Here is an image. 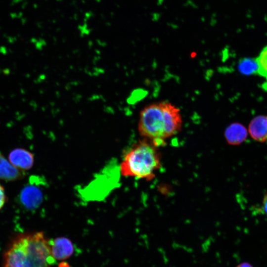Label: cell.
<instances>
[{
	"label": "cell",
	"instance_id": "1",
	"mask_svg": "<svg viewBox=\"0 0 267 267\" xmlns=\"http://www.w3.org/2000/svg\"><path fill=\"white\" fill-rule=\"evenodd\" d=\"M138 127L141 136L150 139L157 147L163 145L166 138L181 130L180 110L167 102L149 104L140 112Z\"/></svg>",
	"mask_w": 267,
	"mask_h": 267
},
{
	"label": "cell",
	"instance_id": "2",
	"mask_svg": "<svg viewBox=\"0 0 267 267\" xmlns=\"http://www.w3.org/2000/svg\"><path fill=\"white\" fill-rule=\"evenodd\" d=\"M43 232L16 238L4 254L3 267H50L56 260Z\"/></svg>",
	"mask_w": 267,
	"mask_h": 267
},
{
	"label": "cell",
	"instance_id": "3",
	"mask_svg": "<svg viewBox=\"0 0 267 267\" xmlns=\"http://www.w3.org/2000/svg\"><path fill=\"white\" fill-rule=\"evenodd\" d=\"M157 147L146 139L135 143L124 155L120 165L121 175L152 180L161 167V157Z\"/></svg>",
	"mask_w": 267,
	"mask_h": 267
},
{
	"label": "cell",
	"instance_id": "4",
	"mask_svg": "<svg viewBox=\"0 0 267 267\" xmlns=\"http://www.w3.org/2000/svg\"><path fill=\"white\" fill-rule=\"evenodd\" d=\"M30 184L26 185L20 193V201L24 208L29 210L38 208L43 200V193L37 184V178L31 177Z\"/></svg>",
	"mask_w": 267,
	"mask_h": 267
},
{
	"label": "cell",
	"instance_id": "5",
	"mask_svg": "<svg viewBox=\"0 0 267 267\" xmlns=\"http://www.w3.org/2000/svg\"><path fill=\"white\" fill-rule=\"evenodd\" d=\"M49 241L51 254L56 261L66 260L74 253V246L68 238L57 237Z\"/></svg>",
	"mask_w": 267,
	"mask_h": 267
},
{
	"label": "cell",
	"instance_id": "6",
	"mask_svg": "<svg viewBox=\"0 0 267 267\" xmlns=\"http://www.w3.org/2000/svg\"><path fill=\"white\" fill-rule=\"evenodd\" d=\"M8 159L15 167L21 170L31 169L34 164V156L30 151L21 148H16L10 152Z\"/></svg>",
	"mask_w": 267,
	"mask_h": 267
},
{
	"label": "cell",
	"instance_id": "7",
	"mask_svg": "<svg viewBox=\"0 0 267 267\" xmlns=\"http://www.w3.org/2000/svg\"><path fill=\"white\" fill-rule=\"evenodd\" d=\"M248 132L253 139L259 142L267 140V115H258L250 121Z\"/></svg>",
	"mask_w": 267,
	"mask_h": 267
},
{
	"label": "cell",
	"instance_id": "8",
	"mask_svg": "<svg viewBox=\"0 0 267 267\" xmlns=\"http://www.w3.org/2000/svg\"><path fill=\"white\" fill-rule=\"evenodd\" d=\"M224 135L226 141L231 145H239L246 140L248 132L245 127L239 123L230 125L225 130Z\"/></svg>",
	"mask_w": 267,
	"mask_h": 267
},
{
	"label": "cell",
	"instance_id": "9",
	"mask_svg": "<svg viewBox=\"0 0 267 267\" xmlns=\"http://www.w3.org/2000/svg\"><path fill=\"white\" fill-rule=\"evenodd\" d=\"M21 170L13 166L0 153V178L7 181L19 179L24 174Z\"/></svg>",
	"mask_w": 267,
	"mask_h": 267
},
{
	"label": "cell",
	"instance_id": "10",
	"mask_svg": "<svg viewBox=\"0 0 267 267\" xmlns=\"http://www.w3.org/2000/svg\"><path fill=\"white\" fill-rule=\"evenodd\" d=\"M255 60L258 67L257 73L265 80L262 88L267 90V45L262 50Z\"/></svg>",
	"mask_w": 267,
	"mask_h": 267
},
{
	"label": "cell",
	"instance_id": "11",
	"mask_svg": "<svg viewBox=\"0 0 267 267\" xmlns=\"http://www.w3.org/2000/svg\"><path fill=\"white\" fill-rule=\"evenodd\" d=\"M257 64L255 59L245 58L241 60L238 64V69L243 74L245 75H250L253 73H257Z\"/></svg>",
	"mask_w": 267,
	"mask_h": 267
},
{
	"label": "cell",
	"instance_id": "12",
	"mask_svg": "<svg viewBox=\"0 0 267 267\" xmlns=\"http://www.w3.org/2000/svg\"><path fill=\"white\" fill-rule=\"evenodd\" d=\"M6 200L4 190L3 187L0 184V209L4 205Z\"/></svg>",
	"mask_w": 267,
	"mask_h": 267
},
{
	"label": "cell",
	"instance_id": "13",
	"mask_svg": "<svg viewBox=\"0 0 267 267\" xmlns=\"http://www.w3.org/2000/svg\"><path fill=\"white\" fill-rule=\"evenodd\" d=\"M263 209L266 214L267 215V194H266L264 198L263 201Z\"/></svg>",
	"mask_w": 267,
	"mask_h": 267
},
{
	"label": "cell",
	"instance_id": "14",
	"mask_svg": "<svg viewBox=\"0 0 267 267\" xmlns=\"http://www.w3.org/2000/svg\"><path fill=\"white\" fill-rule=\"evenodd\" d=\"M236 267H253L252 265H251L250 264L247 262H243L239 264Z\"/></svg>",
	"mask_w": 267,
	"mask_h": 267
},
{
	"label": "cell",
	"instance_id": "15",
	"mask_svg": "<svg viewBox=\"0 0 267 267\" xmlns=\"http://www.w3.org/2000/svg\"><path fill=\"white\" fill-rule=\"evenodd\" d=\"M58 267H71L70 265L65 262H61Z\"/></svg>",
	"mask_w": 267,
	"mask_h": 267
}]
</instances>
